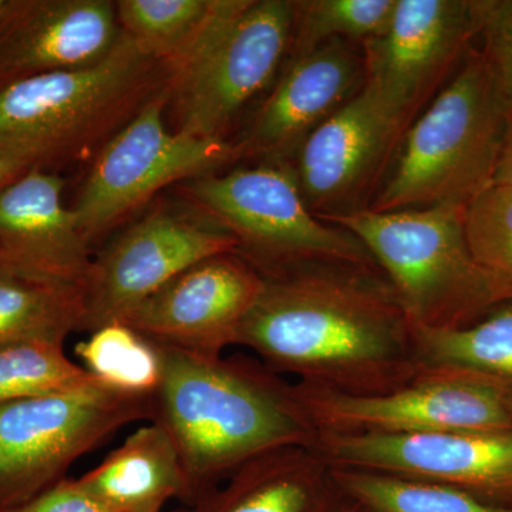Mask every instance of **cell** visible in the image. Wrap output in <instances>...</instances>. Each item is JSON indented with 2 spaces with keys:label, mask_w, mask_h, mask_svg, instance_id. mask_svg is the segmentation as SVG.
<instances>
[{
  "label": "cell",
  "mask_w": 512,
  "mask_h": 512,
  "mask_svg": "<svg viewBox=\"0 0 512 512\" xmlns=\"http://www.w3.org/2000/svg\"><path fill=\"white\" fill-rule=\"evenodd\" d=\"M407 130L363 84L296 153L293 170L312 214L322 221L365 210L366 198Z\"/></svg>",
  "instance_id": "cell-15"
},
{
  "label": "cell",
  "mask_w": 512,
  "mask_h": 512,
  "mask_svg": "<svg viewBox=\"0 0 512 512\" xmlns=\"http://www.w3.org/2000/svg\"><path fill=\"white\" fill-rule=\"evenodd\" d=\"M8 512H109L80 487L77 480L64 478L45 493Z\"/></svg>",
  "instance_id": "cell-30"
},
{
  "label": "cell",
  "mask_w": 512,
  "mask_h": 512,
  "mask_svg": "<svg viewBox=\"0 0 512 512\" xmlns=\"http://www.w3.org/2000/svg\"><path fill=\"white\" fill-rule=\"evenodd\" d=\"M63 188L59 174L37 167L0 190V272L83 288L92 244Z\"/></svg>",
  "instance_id": "cell-16"
},
{
  "label": "cell",
  "mask_w": 512,
  "mask_h": 512,
  "mask_svg": "<svg viewBox=\"0 0 512 512\" xmlns=\"http://www.w3.org/2000/svg\"><path fill=\"white\" fill-rule=\"evenodd\" d=\"M154 419V396L100 382L0 404V512L28 503L66 477L77 458L134 421Z\"/></svg>",
  "instance_id": "cell-8"
},
{
  "label": "cell",
  "mask_w": 512,
  "mask_h": 512,
  "mask_svg": "<svg viewBox=\"0 0 512 512\" xmlns=\"http://www.w3.org/2000/svg\"><path fill=\"white\" fill-rule=\"evenodd\" d=\"M84 369L104 386L133 396L153 397L163 379V350L126 323L113 322L77 343Z\"/></svg>",
  "instance_id": "cell-23"
},
{
  "label": "cell",
  "mask_w": 512,
  "mask_h": 512,
  "mask_svg": "<svg viewBox=\"0 0 512 512\" xmlns=\"http://www.w3.org/2000/svg\"><path fill=\"white\" fill-rule=\"evenodd\" d=\"M167 87L103 144L72 207L90 244L154 197L241 158L237 144L170 130Z\"/></svg>",
  "instance_id": "cell-9"
},
{
  "label": "cell",
  "mask_w": 512,
  "mask_h": 512,
  "mask_svg": "<svg viewBox=\"0 0 512 512\" xmlns=\"http://www.w3.org/2000/svg\"><path fill=\"white\" fill-rule=\"evenodd\" d=\"M77 483L109 512H163L171 498L187 500V478L170 433L150 421Z\"/></svg>",
  "instance_id": "cell-20"
},
{
  "label": "cell",
  "mask_w": 512,
  "mask_h": 512,
  "mask_svg": "<svg viewBox=\"0 0 512 512\" xmlns=\"http://www.w3.org/2000/svg\"><path fill=\"white\" fill-rule=\"evenodd\" d=\"M464 211L454 205L389 212L365 208L322 221L365 245L413 326L457 329L512 301L511 289L471 254Z\"/></svg>",
  "instance_id": "cell-5"
},
{
  "label": "cell",
  "mask_w": 512,
  "mask_h": 512,
  "mask_svg": "<svg viewBox=\"0 0 512 512\" xmlns=\"http://www.w3.org/2000/svg\"><path fill=\"white\" fill-rule=\"evenodd\" d=\"M412 328L421 369L470 370L512 384V301L464 328Z\"/></svg>",
  "instance_id": "cell-22"
},
{
  "label": "cell",
  "mask_w": 512,
  "mask_h": 512,
  "mask_svg": "<svg viewBox=\"0 0 512 512\" xmlns=\"http://www.w3.org/2000/svg\"><path fill=\"white\" fill-rule=\"evenodd\" d=\"M10 5H12V0H0V25H2L3 20L8 15Z\"/></svg>",
  "instance_id": "cell-34"
},
{
  "label": "cell",
  "mask_w": 512,
  "mask_h": 512,
  "mask_svg": "<svg viewBox=\"0 0 512 512\" xmlns=\"http://www.w3.org/2000/svg\"><path fill=\"white\" fill-rule=\"evenodd\" d=\"M396 0H302L292 2L289 62L332 40L363 43L382 35Z\"/></svg>",
  "instance_id": "cell-25"
},
{
  "label": "cell",
  "mask_w": 512,
  "mask_h": 512,
  "mask_svg": "<svg viewBox=\"0 0 512 512\" xmlns=\"http://www.w3.org/2000/svg\"><path fill=\"white\" fill-rule=\"evenodd\" d=\"M332 467L340 490L379 512H512V505L488 503L451 485Z\"/></svg>",
  "instance_id": "cell-24"
},
{
  "label": "cell",
  "mask_w": 512,
  "mask_h": 512,
  "mask_svg": "<svg viewBox=\"0 0 512 512\" xmlns=\"http://www.w3.org/2000/svg\"><path fill=\"white\" fill-rule=\"evenodd\" d=\"M180 190L187 204L235 238L238 254L261 274L309 262L377 266L355 235L312 214L291 163L201 175Z\"/></svg>",
  "instance_id": "cell-7"
},
{
  "label": "cell",
  "mask_w": 512,
  "mask_h": 512,
  "mask_svg": "<svg viewBox=\"0 0 512 512\" xmlns=\"http://www.w3.org/2000/svg\"><path fill=\"white\" fill-rule=\"evenodd\" d=\"M476 37L473 0H396L382 35L362 43L365 87L410 127Z\"/></svg>",
  "instance_id": "cell-12"
},
{
  "label": "cell",
  "mask_w": 512,
  "mask_h": 512,
  "mask_svg": "<svg viewBox=\"0 0 512 512\" xmlns=\"http://www.w3.org/2000/svg\"><path fill=\"white\" fill-rule=\"evenodd\" d=\"M339 493L318 448L282 447L239 467L191 512H328Z\"/></svg>",
  "instance_id": "cell-19"
},
{
  "label": "cell",
  "mask_w": 512,
  "mask_h": 512,
  "mask_svg": "<svg viewBox=\"0 0 512 512\" xmlns=\"http://www.w3.org/2000/svg\"><path fill=\"white\" fill-rule=\"evenodd\" d=\"M154 419L170 433L192 508L248 461L276 448L315 447L319 431L293 383L248 357H205L167 346Z\"/></svg>",
  "instance_id": "cell-2"
},
{
  "label": "cell",
  "mask_w": 512,
  "mask_h": 512,
  "mask_svg": "<svg viewBox=\"0 0 512 512\" xmlns=\"http://www.w3.org/2000/svg\"><path fill=\"white\" fill-rule=\"evenodd\" d=\"M211 0H119L120 28L138 46L170 63L191 42Z\"/></svg>",
  "instance_id": "cell-27"
},
{
  "label": "cell",
  "mask_w": 512,
  "mask_h": 512,
  "mask_svg": "<svg viewBox=\"0 0 512 512\" xmlns=\"http://www.w3.org/2000/svg\"><path fill=\"white\" fill-rule=\"evenodd\" d=\"M37 167L42 168L33 154L0 144V190Z\"/></svg>",
  "instance_id": "cell-31"
},
{
  "label": "cell",
  "mask_w": 512,
  "mask_h": 512,
  "mask_svg": "<svg viewBox=\"0 0 512 512\" xmlns=\"http://www.w3.org/2000/svg\"><path fill=\"white\" fill-rule=\"evenodd\" d=\"M237 251L235 238L190 204L185 211L157 205L93 256L83 284L82 332L121 322L185 269Z\"/></svg>",
  "instance_id": "cell-11"
},
{
  "label": "cell",
  "mask_w": 512,
  "mask_h": 512,
  "mask_svg": "<svg viewBox=\"0 0 512 512\" xmlns=\"http://www.w3.org/2000/svg\"><path fill=\"white\" fill-rule=\"evenodd\" d=\"M365 63L348 40H332L289 62L237 144L242 157L289 163L313 131L362 90Z\"/></svg>",
  "instance_id": "cell-17"
},
{
  "label": "cell",
  "mask_w": 512,
  "mask_h": 512,
  "mask_svg": "<svg viewBox=\"0 0 512 512\" xmlns=\"http://www.w3.org/2000/svg\"><path fill=\"white\" fill-rule=\"evenodd\" d=\"M121 36L110 0H12L0 25V89L10 83L93 66Z\"/></svg>",
  "instance_id": "cell-18"
},
{
  "label": "cell",
  "mask_w": 512,
  "mask_h": 512,
  "mask_svg": "<svg viewBox=\"0 0 512 512\" xmlns=\"http://www.w3.org/2000/svg\"><path fill=\"white\" fill-rule=\"evenodd\" d=\"M291 35L288 0H211L191 42L167 64L174 131L227 140L238 114L274 79Z\"/></svg>",
  "instance_id": "cell-6"
},
{
  "label": "cell",
  "mask_w": 512,
  "mask_h": 512,
  "mask_svg": "<svg viewBox=\"0 0 512 512\" xmlns=\"http://www.w3.org/2000/svg\"><path fill=\"white\" fill-rule=\"evenodd\" d=\"M480 50L512 109V0H473Z\"/></svg>",
  "instance_id": "cell-29"
},
{
  "label": "cell",
  "mask_w": 512,
  "mask_h": 512,
  "mask_svg": "<svg viewBox=\"0 0 512 512\" xmlns=\"http://www.w3.org/2000/svg\"><path fill=\"white\" fill-rule=\"evenodd\" d=\"M511 116L484 56L470 50L404 134L392 173L367 208H467L493 185Z\"/></svg>",
  "instance_id": "cell-3"
},
{
  "label": "cell",
  "mask_w": 512,
  "mask_h": 512,
  "mask_svg": "<svg viewBox=\"0 0 512 512\" xmlns=\"http://www.w3.org/2000/svg\"><path fill=\"white\" fill-rule=\"evenodd\" d=\"M315 448L332 466L451 485L512 505V433H333Z\"/></svg>",
  "instance_id": "cell-13"
},
{
  "label": "cell",
  "mask_w": 512,
  "mask_h": 512,
  "mask_svg": "<svg viewBox=\"0 0 512 512\" xmlns=\"http://www.w3.org/2000/svg\"><path fill=\"white\" fill-rule=\"evenodd\" d=\"M64 345L40 340L0 345V404L69 392L99 382Z\"/></svg>",
  "instance_id": "cell-26"
},
{
  "label": "cell",
  "mask_w": 512,
  "mask_h": 512,
  "mask_svg": "<svg viewBox=\"0 0 512 512\" xmlns=\"http://www.w3.org/2000/svg\"><path fill=\"white\" fill-rule=\"evenodd\" d=\"M464 232L477 264L512 291V190L491 185L467 205Z\"/></svg>",
  "instance_id": "cell-28"
},
{
  "label": "cell",
  "mask_w": 512,
  "mask_h": 512,
  "mask_svg": "<svg viewBox=\"0 0 512 512\" xmlns=\"http://www.w3.org/2000/svg\"><path fill=\"white\" fill-rule=\"evenodd\" d=\"M493 185L512 190V116L505 134L503 151L495 171Z\"/></svg>",
  "instance_id": "cell-32"
},
{
  "label": "cell",
  "mask_w": 512,
  "mask_h": 512,
  "mask_svg": "<svg viewBox=\"0 0 512 512\" xmlns=\"http://www.w3.org/2000/svg\"><path fill=\"white\" fill-rule=\"evenodd\" d=\"M238 330L276 375L348 396H380L421 370L412 323L377 266L309 262L262 274Z\"/></svg>",
  "instance_id": "cell-1"
},
{
  "label": "cell",
  "mask_w": 512,
  "mask_h": 512,
  "mask_svg": "<svg viewBox=\"0 0 512 512\" xmlns=\"http://www.w3.org/2000/svg\"><path fill=\"white\" fill-rule=\"evenodd\" d=\"M293 387L318 431L512 433V384L470 370L424 367L406 386L380 396Z\"/></svg>",
  "instance_id": "cell-10"
},
{
  "label": "cell",
  "mask_w": 512,
  "mask_h": 512,
  "mask_svg": "<svg viewBox=\"0 0 512 512\" xmlns=\"http://www.w3.org/2000/svg\"><path fill=\"white\" fill-rule=\"evenodd\" d=\"M339 487V485H338ZM328 512H379L375 508L370 507L352 495L346 494L345 491L340 490L338 498L335 503L329 508Z\"/></svg>",
  "instance_id": "cell-33"
},
{
  "label": "cell",
  "mask_w": 512,
  "mask_h": 512,
  "mask_svg": "<svg viewBox=\"0 0 512 512\" xmlns=\"http://www.w3.org/2000/svg\"><path fill=\"white\" fill-rule=\"evenodd\" d=\"M265 281L238 252L202 259L141 302L121 322L158 345L220 357L258 301Z\"/></svg>",
  "instance_id": "cell-14"
},
{
  "label": "cell",
  "mask_w": 512,
  "mask_h": 512,
  "mask_svg": "<svg viewBox=\"0 0 512 512\" xmlns=\"http://www.w3.org/2000/svg\"><path fill=\"white\" fill-rule=\"evenodd\" d=\"M173 512H191V510H190V511H181V510H177V511H173Z\"/></svg>",
  "instance_id": "cell-35"
},
{
  "label": "cell",
  "mask_w": 512,
  "mask_h": 512,
  "mask_svg": "<svg viewBox=\"0 0 512 512\" xmlns=\"http://www.w3.org/2000/svg\"><path fill=\"white\" fill-rule=\"evenodd\" d=\"M83 288L43 284L0 272V345L52 342L64 345L82 332Z\"/></svg>",
  "instance_id": "cell-21"
},
{
  "label": "cell",
  "mask_w": 512,
  "mask_h": 512,
  "mask_svg": "<svg viewBox=\"0 0 512 512\" xmlns=\"http://www.w3.org/2000/svg\"><path fill=\"white\" fill-rule=\"evenodd\" d=\"M167 63L126 32L93 66L28 77L0 89V144L40 167L76 160L106 144L168 84Z\"/></svg>",
  "instance_id": "cell-4"
}]
</instances>
